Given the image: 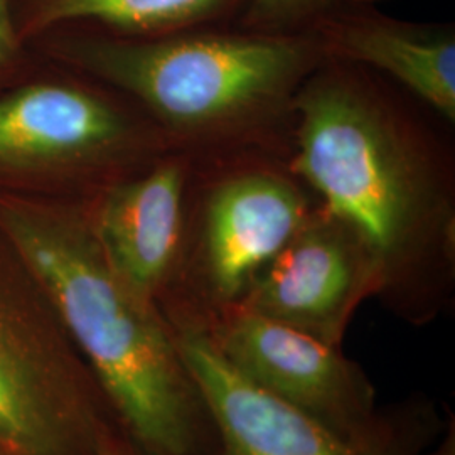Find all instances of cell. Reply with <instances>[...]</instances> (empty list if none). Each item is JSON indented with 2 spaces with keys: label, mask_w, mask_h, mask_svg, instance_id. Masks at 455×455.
<instances>
[{
  "label": "cell",
  "mask_w": 455,
  "mask_h": 455,
  "mask_svg": "<svg viewBox=\"0 0 455 455\" xmlns=\"http://www.w3.org/2000/svg\"><path fill=\"white\" fill-rule=\"evenodd\" d=\"M411 98L368 68L325 60L293 98L287 165L368 246L374 299L423 327L454 306L455 159Z\"/></svg>",
  "instance_id": "obj_1"
},
{
  "label": "cell",
  "mask_w": 455,
  "mask_h": 455,
  "mask_svg": "<svg viewBox=\"0 0 455 455\" xmlns=\"http://www.w3.org/2000/svg\"><path fill=\"white\" fill-rule=\"evenodd\" d=\"M0 227L39 278L115 419L147 455H216L212 408L161 307L118 274L84 201L0 197Z\"/></svg>",
  "instance_id": "obj_2"
},
{
  "label": "cell",
  "mask_w": 455,
  "mask_h": 455,
  "mask_svg": "<svg viewBox=\"0 0 455 455\" xmlns=\"http://www.w3.org/2000/svg\"><path fill=\"white\" fill-rule=\"evenodd\" d=\"M31 46L129 98L172 146L197 157L270 152L287 159L293 98L325 61L310 31L227 26L148 37L66 28Z\"/></svg>",
  "instance_id": "obj_3"
},
{
  "label": "cell",
  "mask_w": 455,
  "mask_h": 455,
  "mask_svg": "<svg viewBox=\"0 0 455 455\" xmlns=\"http://www.w3.org/2000/svg\"><path fill=\"white\" fill-rule=\"evenodd\" d=\"M174 148L129 98L46 60L0 93V197L86 201Z\"/></svg>",
  "instance_id": "obj_4"
},
{
  "label": "cell",
  "mask_w": 455,
  "mask_h": 455,
  "mask_svg": "<svg viewBox=\"0 0 455 455\" xmlns=\"http://www.w3.org/2000/svg\"><path fill=\"white\" fill-rule=\"evenodd\" d=\"M315 204L278 154L197 157L180 282L161 306L167 323L206 329L235 309Z\"/></svg>",
  "instance_id": "obj_5"
},
{
  "label": "cell",
  "mask_w": 455,
  "mask_h": 455,
  "mask_svg": "<svg viewBox=\"0 0 455 455\" xmlns=\"http://www.w3.org/2000/svg\"><path fill=\"white\" fill-rule=\"evenodd\" d=\"M115 425L95 374L0 227V454L98 455Z\"/></svg>",
  "instance_id": "obj_6"
},
{
  "label": "cell",
  "mask_w": 455,
  "mask_h": 455,
  "mask_svg": "<svg viewBox=\"0 0 455 455\" xmlns=\"http://www.w3.org/2000/svg\"><path fill=\"white\" fill-rule=\"evenodd\" d=\"M171 327L212 408L216 455H430L447 427L435 400L413 391L383 405L370 432L344 435L248 383L203 329Z\"/></svg>",
  "instance_id": "obj_7"
},
{
  "label": "cell",
  "mask_w": 455,
  "mask_h": 455,
  "mask_svg": "<svg viewBox=\"0 0 455 455\" xmlns=\"http://www.w3.org/2000/svg\"><path fill=\"white\" fill-rule=\"evenodd\" d=\"M203 331L248 383L327 428L363 435L383 415L370 376L341 346L243 309L228 310Z\"/></svg>",
  "instance_id": "obj_8"
},
{
  "label": "cell",
  "mask_w": 455,
  "mask_h": 455,
  "mask_svg": "<svg viewBox=\"0 0 455 455\" xmlns=\"http://www.w3.org/2000/svg\"><path fill=\"white\" fill-rule=\"evenodd\" d=\"M376 287V267L368 246L317 201L235 309L342 346L353 317L364 300L374 299Z\"/></svg>",
  "instance_id": "obj_9"
},
{
  "label": "cell",
  "mask_w": 455,
  "mask_h": 455,
  "mask_svg": "<svg viewBox=\"0 0 455 455\" xmlns=\"http://www.w3.org/2000/svg\"><path fill=\"white\" fill-rule=\"evenodd\" d=\"M196 161L188 150H169L84 201L118 274L159 307L180 282Z\"/></svg>",
  "instance_id": "obj_10"
},
{
  "label": "cell",
  "mask_w": 455,
  "mask_h": 455,
  "mask_svg": "<svg viewBox=\"0 0 455 455\" xmlns=\"http://www.w3.org/2000/svg\"><path fill=\"white\" fill-rule=\"evenodd\" d=\"M325 60L368 68L455 124V29L387 16L371 5L338 4L309 29Z\"/></svg>",
  "instance_id": "obj_11"
},
{
  "label": "cell",
  "mask_w": 455,
  "mask_h": 455,
  "mask_svg": "<svg viewBox=\"0 0 455 455\" xmlns=\"http://www.w3.org/2000/svg\"><path fill=\"white\" fill-rule=\"evenodd\" d=\"M246 0H14L20 37L33 44L56 29L148 37L225 26Z\"/></svg>",
  "instance_id": "obj_12"
},
{
  "label": "cell",
  "mask_w": 455,
  "mask_h": 455,
  "mask_svg": "<svg viewBox=\"0 0 455 455\" xmlns=\"http://www.w3.org/2000/svg\"><path fill=\"white\" fill-rule=\"evenodd\" d=\"M338 5V0H246L238 28L265 34H295Z\"/></svg>",
  "instance_id": "obj_13"
},
{
  "label": "cell",
  "mask_w": 455,
  "mask_h": 455,
  "mask_svg": "<svg viewBox=\"0 0 455 455\" xmlns=\"http://www.w3.org/2000/svg\"><path fill=\"white\" fill-rule=\"evenodd\" d=\"M43 65V58L17 31L14 0H0V93Z\"/></svg>",
  "instance_id": "obj_14"
},
{
  "label": "cell",
  "mask_w": 455,
  "mask_h": 455,
  "mask_svg": "<svg viewBox=\"0 0 455 455\" xmlns=\"http://www.w3.org/2000/svg\"><path fill=\"white\" fill-rule=\"evenodd\" d=\"M98 455H147L133 440L124 432L120 425L112 427L101 439Z\"/></svg>",
  "instance_id": "obj_15"
},
{
  "label": "cell",
  "mask_w": 455,
  "mask_h": 455,
  "mask_svg": "<svg viewBox=\"0 0 455 455\" xmlns=\"http://www.w3.org/2000/svg\"><path fill=\"white\" fill-rule=\"evenodd\" d=\"M381 0H338V4H351V5H373Z\"/></svg>",
  "instance_id": "obj_16"
},
{
  "label": "cell",
  "mask_w": 455,
  "mask_h": 455,
  "mask_svg": "<svg viewBox=\"0 0 455 455\" xmlns=\"http://www.w3.org/2000/svg\"><path fill=\"white\" fill-rule=\"evenodd\" d=\"M0 455H2V454H0Z\"/></svg>",
  "instance_id": "obj_17"
}]
</instances>
